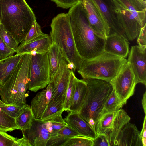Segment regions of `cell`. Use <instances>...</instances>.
<instances>
[{
  "label": "cell",
  "mask_w": 146,
  "mask_h": 146,
  "mask_svg": "<svg viewBox=\"0 0 146 146\" xmlns=\"http://www.w3.org/2000/svg\"><path fill=\"white\" fill-rule=\"evenodd\" d=\"M68 13L76 47L80 56L88 60L103 53L105 39L97 35L90 27L80 2L70 8Z\"/></svg>",
  "instance_id": "cell-1"
},
{
  "label": "cell",
  "mask_w": 146,
  "mask_h": 146,
  "mask_svg": "<svg viewBox=\"0 0 146 146\" xmlns=\"http://www.w3.org/2000/svg\"><path fill=\"white\" fill-rule=\"evenodd\" d=\"M35 20L25 0H0V23L18 44L24 39Z\"/></svg>",
  "instance_id": "cell-2"
},
{
  "label": "cell",
  "mask_w": 146,
  "mask_h": 146,
  "mask_svg": "<svg viewBox=\"0 0 146 146\" xmlns=\"http://www.w3.org/2000/svg\"><path fill=\"white\" fill-rule=\"evenodd\" d=\"M83 79L86 82L87 91L78 113L94 129L97 122L103 115L104 104L113 88L110 82L104 80L91 78Z\"/></svg>",
  "instance_id": "cell-3"
},
{
  "label": "cell",
  "mask_w": 146,
  "mask_h": 146,
  "mask_svg": "<svg viewBox=\"0 0 146 146\" xmlns=\"http://www.w3.org/2000/svg\"><path fill=\"white\" fill-rule=\"evenodd\" d=\"M31 55L25 53L11 77L0 88L1 100L5 104L17 106L26 104L29 82Z\"/></svg>",
  "instance_id": "cell-4"
},
{
  "label": "cell",
  "mask_w": 146,
  "mask_h": 146,
  "mask_svg": "<svg viewBox=\"0 0 146 146\" xmlns=\"http://www.w3.org/2000/svg\"><path fill=\"white\" fill-rule=\"evenodd\" d=\"M50 35L52 41L58 46L63 58L68 63L73 62L76 69L81 67L84 60L76 48L68 13L58 14L52 19Z\"/></svg>",
  "instance_id": "cell-5"
},
{
  "label": "cell",
  "mask_w": 146,
  "mask_h": 146,
  "mask_svg": "<svg viewBox=\"0 0 146 146\" xmlns=\"http://www.w3.org/2000/svg\"><path fill=\"white\" fill-rule=\"evenodd\" d=\"M127 62L125 58L104 52L93 59L84 60L77 71L83 79H97L110 82Z\"/></svg>",
  "instance_id": "cell-6"
},
{
  "label": "cell",
  "mask_w": 146,
  "mask_h": 146,
  "mask_svg": "<svg viewBox=\"0 0 146 146\" xmlns=\"http://www.w3.org/2000/svg\"><path fill=\"white\" fill-rule=\"evenodd\" d=\"M50 78L49 51L44 54L31 55L28 89L36 92L45 88L50 82Z\"/></svg>",
  "instance_id": "cell-7"
},
{
  "label": "cell",
  "mask_w": 146,
  "mask_h": 146,
  "mask_svg": "<svg viewBox=\"0 0 146 146\" xmlns=\"http://www.w3.org/2000/svg\"><path fill=\"white\" fill-rule=\"evenodd\" d=\"M110 83L120 100L125 104L127 100L134 94L137 84L128 61Z\"/></svg>",
  "instance_id": "cell-8"
},
{
  "label": "cell",
  "mask_w": 146,
  "mask_h": 146,
  "mask_svg": "<svg viewBox=\"0 0 146 146\" xmlns=\"http://www.w3.org/2000/svg\"><path fill=\"white\" fill-rule=\"evenodd\" d=\"M111 0L113 10L126 38L129 40H133L139 35L143 26L128 9L117 0Z\"/></svg>",
  "instance_id": "cell-9"
},
{
  "label": "cell",
  "mask_w": 146,
  "mask_h": 146,
  "mask_svg": "<svg viewBox=\"0 0 146 146\" xmlns=\"http://www.w3.org/2000/svg\"><path fill=\"white\" fill-rule=\"evenodd\" d=\"M67 62L62 57L57 70L50 78V82L52 84V96L50 102L60 100L64 103L70 76V70L67 67Z\"/></svg>",
  "instance_id": "cell-10"
},
{
  "label": "cell",
  "mask_w": 146,
  "mask_h": 146,
  "mask_svg": "<svg viewBox=\"0 0 146 146\" xmlns=\"http://www.w3.org/2000/svg\"><path fill=\"white\" fill-rule=\"evenodd\" d=\"M89 25L94 32L105 39L110 34L107 26L97 7L91 0H81Z\"/></svg>",
  "instance_id": "cell-11"
},
{
  "label": "cell",
  "mask_w": 146,
  "mask_h": 146,
  "mask_svg": "<svg viewBox=\"0 0 146 146\" xmlns=\"http://www.w3.org/2000/svg\"><path fill=\"white\" fill-rule=\"evenodd\" d=\"M127 61L130 64L137 83L146 86V47L132 46Z\"/></svg>",
  "instance_id": "cell-12"
},
{
  "label": "cell",
  "mask_w": 146,
  "mask_h": 146,
  "mask_svg": "<svg viewBox=\"0 0 146 146\" xmlns=\"http://www.w3.org/2000/svg\"><path fill=\"white\" fill-rule=\"evenodd\" d=\"M48 121L35 117L30 128L22 131L32 146H46L50 135L47 126Z\"/></svg>",
  "instance_id": "cell-13"
},
{
  "label": "cell",
  "mask_w": 146,
  "mask_h": 146,
  "mask_svg": "<svg viewBox=\"0 0 146 146\" xmlns=\"http://www.w3.org/2000/svg\"><path fill=\"white\" fill-rule=\"evenodd\" d=\"M91 0L97 7L105 23L109 28L110 34L116 33L127 38L113 10L111 0Z\"/></svg>",
  "instance_id": "cell-14"
},
{
  "label": "cell",
  "mask_w": 146,
  "mask_h": 146,
  "mask_svg": "<svg viewBox=\"0 0 146 146\" xmlns=\"http://www.w3.org/2000/svg\"><path fill=\"white\" fill-rule=\"evenodd\" d=\"M140 133L135 124L127 123L118 133L114 146H143Z\"/></svg>",
  "instance_id": "cell-15"
},
{
  "label": "cell",
  "mask_w": 146,
  "mask_h": 146,
  "mask_svg": "<svg viewBox=\"0 0 146 146\" xmlns=\"http://www.w3.org/2000/svg\"><path fill=\"white\" fill-rule=\"evenodd\" d=\"M104 50L105 52L125 58L129 51L127 39L116 33L110 34L105 38Z\"/></svg>",
  "instance_id": "cell-16"
},
{
  "label": "cell",
  "mask_w": 146,
  "mask_h": 146,
  "mask_svg": "<svg viewBox=\"0 0 146 146\" xmlns=\"http://www.w3.org/2000/svg\"><path fill=\"white\" fill-rule=\"evenodd\" d=\"M64 119L68 125L78 133V136L92 139L96 136L97 135L94 129L80 116L78 112L70 111Z\"/></svg>",
  "instance_id": "cell-17"
},
{
  "label": "cell",
  "mask_w": 146,
  "mask_h": 146,
  "mask_svg": "<svg viewBox=\"0 0 146 146\" xmlns=\"http://www.w3.org/2000/svg\"><path fill=\"white\" fill-rule=\"evenodd\" d=\"M50 35L45 34L25 44L20 45L15 51L17 54L35 51L37 54H44L48 52L52 44Z\"/></svg>",
  "instance_id": "cell-18"
},
{
  "label": "cell",
  "mask_w": 146,
  "mask_h": 146,
  "mask_svg": "<svg viewBox=\"0 0 146 146\" xmlns=\"http://www.w3.org/2000/svg\"><path fill=\"white\" fill-rule=\"evenodd\" d=\"M52 96V84L51 82L47 87L38 92L32 99L31 108L34 117L41 119Z\"/></svg>",
  "instance_id": "cell-19"
},
{
  "label": "cell",
  "mask_w": 146,
  "mask_h": 146,
  "mask_svg": "<svg viewBox=\"0 0 146 146\" xmlns=\"http://www.w3.org/2000/svg\"><path fill=\"white\" fill-rule=\"evenodd\" d=\"M130 119L125 110L120 109L117 111L111 127L104 134L107 138L110 146H114L118 133L125 124L129 122Z\"/></svg>",
  "instance_id": "cell-20"
},
{
  "label": "cell",
  "mask_w": 146,
  "mask_h": 146,
  "mask_svg": "<svg viewBox=\"0 0 146 146\" xmlns=\"http://www.w3.org/2000/svg\"><path fill=\"white\" fill-rule=\"evenodd\" d=\"M87 91L86 82L83 79H79L76 77L74 92L70 102L69 111L79 112L82 105Z\"/></svg>",
  "instance_id": "cell-21"
},
{
  "label": "cell",
  "mask_w": 146,
  "mask_h": 146,
  "mask_svg": "<svg viewBox=\"0 0 146 146\" xmlns=\"http://www.w3.org/2000/svg\"><path fill=\"white\" fill-rule=\"evenodd\" d=\"M24 54H16L0 60V88L11 77Z\"/></svg>",
  "instance_id": "cell-22"
},
{
  "label": "cell",
  "mask_w": 146,
  "mask_h": 146,
  "mask_svg": "<svg viewBox=\"0 0 146 146\" xmlns=\"http://www.w3.org/2000/svg\"><path fill=\"white\" fill-rule=\"evenodd\" d=\"M128 9L143 27L146 24V2L142 0H117Z\"/></svg>",
  "instance_id": "cell-23"
},
{
  "label": "cell",
  "mask_w": 146,
  "mask_h": 146,
  "mask_svg": "<svg viewBox=\"0 0 146 146\" xmlns=\"http://www.w3.org/2000/svg\"><path fill=\"white\" fill-rule=\"evenodd\" d=\"M78 136L68 125L59 130L56 136L50 137L46 146H60L69 138Z\"/></svg>",
  "instance_id": "cell-24"
},
{
  "label": "cell",
  "mask_w": 146,
  "mask_h": 146,
  "mask_svg": "<svg viewBox=\"0 0 146 146\" xmlns=\"http://www.w3.org/2000/svg\"><path fill=\"white\" fill-rule=\"evenodd\" d=\"M63 101L60 100L50 102L43 113L41 119L49 121L61 115L64 111Z\"/></svg>",
  "instance_id": "cell-25"
},
{
  "label": "cell",
  "mask_w": 146,
  "mask_h": 146,
  "mask_svg": "<svg viewBox=\"0 0 146 146\" xmlns=\"http://www.w3.org/2000/svg\"><path fill=\"white\" fill-rule=\"evenodd\" d=\"M50 77L53 76L57 70L62 58L60 49L55 42H52L49 50Z\"/></svg>",
  "instance_id": "cell-26"
},
{
  "label": "cell",
  "mask_w": 146,
  "mask_h": 146,
  "mask_svg": "<svg viewBox=\"0 0 146 146\" xmlns=\"http://www.w3.org/2000/svg\"><path fill=\"white\" fill-rule=\"evenodd\" d=\"M34 117L30 106L26 104L22 112L15 119L19 129L24 131L29 129Z\"/></svg>",
  "instance_id": "cell-27"
},
{
  "label": "cell",
  "mask_w": 146,
  "mask_h": 146,
  "mask_svg": "<svg viewBox=\"0 0 146 146\" xmlns=\"http://www.w3.org/2000/svg\"><path fill=\"white\" fill-rule=\"evenodd\" d=\"M117 112L108 113L102 115L95 126L94 130L97 135L104 134L111 127Z\"/></svg>",
  "instance_id": "cell-28"
},
{
  "label": "cell",
  "mask_w": 146,
  "mask_h": 146,
  "mask_svg": "<svg viewBox=\"0 0 146 146\" xmlns=\"http://www.w3.org/2000/svg\"><path fill=\"white\" fill-rule=\"evenodd\" d=\"M125 104L120 100L113 88L111 93L104 104L103 114L117 111Z\"/></svg>",
  "instance_id": "cell-29"
},
{
  "label": "cell",
  "mask_w": 146,
  "mask_h": 146,
  "mask_svg": "<svg viewBox=\"0 0 146 146\" xmlns=\"http://www.w3.org/2000/svg\"><path fill=\"white\" fill-rule=\"evenodd\" d=\"M16 129H19L16 124L15 119L6 114L0 107V130L7 132Z\"/></svg>",
  "instance_id": "cell-30"
},
{
  "label": "cell",
  "mask_w": 146,
  "mask_h": 146,
  "mask_svg": "<svg viewBox=\"0 0 146 146\" xmlns=\"http://www.w3.org/2000/svg\"><path fill=\"white\" fill-rule=\"evenodd\" d=\"M67 125L62 115L48 121V128L50 133V137L56 135L59 130Z\"/></svg>",
  "instance_id": "cell-31"
},
{
  "label": "cell",
  "mask_w": 146,
  "mask_h": 146,
  "mask_svg": "<svg viewBox=\"0 0 146 146\" xmlns=\"http://www.w3.org/2000/svg\"><path fill=\"white\" fill-rule=\"evenodd\" d=\"M74 71L73 70H70V77L64 103V111L69 110L70 102L74 94L76 77Z\"/></svg>",
  "instance_id": "cell-32"
},
{
  "label": "cell",
  "mask_w": 146,
  "mask_h": 146,
  "mask_svg": "<svg viewBox=\"0 0 146 146\" xmlns=\"http://www.w3.org/2000/svg\"><path fill=\"white\" fill-rule=\"evenodd\" d=\"M92 139L77 136L69 138L60 146H92Z\"/></svg>",
  "instance_id": "cell-33"
},
{
  "label": "cell",
  "mask_w": 146,
  "mask_h": 146,
  "mask_svg": "<svg viewBox=\"0 0 146 146\" xmlns=\"http://www.w3.org/2000/svg\"><path fill=\"white\" fill-rule=\"evenodd\" d=\"M45 34L42 31L40 25L36 20H35L33 22L30 30L20 45L25 44Z\"/></svg>",
  "instance_id": "cell-34"
},
{
  "label": "cell",
  "mask_w": 146,
  "mask_h": 146,
  "mask_svg": "<svg viewBox=\"0 0 146 146\" xmlns=\"http://www.w3.org/2000/svg\"><path fill=\"white\" fill-rule=\"evenodd\" d=\"M0 36L6 44L10 48L15 51L18 44L11 34L0 23Z\"/></svg>",
  "instance_id": "cell-35"
},
{
  "label": "cell",
  "mask_w": 146,
  "mask_h": 146,
  "mask_svg": "<svg viewBox=\"0 0 146 146\" xmlns=\"http://www.w3.org/2000/svg\"><path fill=\"white\" fill-rule=\"evenodd\" d=\"M26 105L22 106L8 105L0 107L1 110L6 114L16 119L22 112Z\"/></svg>",
  "instance_id": "cell-36"
},
{
  "label": "cell",
  "mask_w": 146,
  "mask_h": 146,
  "mask_svg": "<svg viewBox=\"0 0 146 146\" xmlns=\"http://www.w3.org/2000/svg\"><path fill=\"white\" fill-rule=\"evenodd\" d=\"M0 130V146H17V138Z\"/></svg>",
  "instance_id": "cell-37"
},
{
  "label": "cell",
  "mask_w": 146,
  "mask_h": 146,
  "mask_svg": "<svg viewBox=\"0 0 146 146\" xmlns=\"http://www.w3.org/2000/svg\"><path fill=\"white\" fill-rule=\"evenodd\" d=\"M15 50L9 47L0 36V60L13 56Z\"/></svg>",
  "instance_id": "cell-38"
},
{
  "label": "cell",
  "mask_w": 146,
  "mask_h": 146,
  "mask_svg": "<svg viewBox=\"0 0 146 146\" xmlns=\"http://www.w3.org/2000/svg\"><path fill=\"white\" fill-rule=\"evenodd\" d=\"M54 2L57 6L64 9H68L73 7L81 0H50Z\"/></svg>",
  "instance_id": "cell-39"
},
{
  "label": "cell",
  "mask_w": 146,
  "mask_h": 146,
  "mask_svg": "<svg viewBox=\"0 0 146 146\" xmlns=\"http://www.w3.org/2000/svg\"><path fill=\"white\" fill-rule=\"evenodd\" d=\"M92 140V146H110L106 136L104 134L97 135Z\"/></svg>",
  "instance_id": "cell-40"
},
{
  "label": "cell",
  "mask_w": 146,
  "mask_h": 146,
  "mask_svg": "<svg viewBox=\"0 0 146 146\" xmlns=\"http://www.w3.org/2000/svg\"><path fill=\"white\" fill-rule=\"evenodd\" d=\"M146 24L141 29L137 40L139 45L142 48L146 47Z\"/></svg>",
  "instance_id": "cell-41"
},
{
  "label": "cell",
  "mask_w": 146,
  "mask_h": 146,
  "mask_svg": "<svg viewBox=\"0 0 146 146\" xmlns=\"http://www.w3.org/2000/svg\"><path fill=\"white\" fill-rule=\"evenodd\" d=\"M140 135L142 139L143 146H146V116L145 115L144 118L143 127Z\"/></svg>",
  "instance_id": "cell-42"
},
{
  "label": "cell",
  "mask_w": 146,
  "mask_h": 146,
  "mask_svg": "<svg viewBox=\"0 0 146 146\" xmlns=\"http://www.w3.org/2000/svg\"><path fill=\"white\" fill-rule=\"evenodd\" d=\"M17 146H32L26 137L23 135L21 138H17Z\"/></svg>",
  "instance_id": "cell-43"
},
{
  "label": "cell",
  "mask_w": 146,
  "mask_h": 146,
  "mask_svg": "<svg viewBox=\"0 0 146 146\" xmlns=\"http://www.w3.org/2000/svg\"><path fill=\"white\" fill-rule=\"evenodd\" d=\"M142 102L143 108L145 114V115L146 114V93L145 92L143 94V97L142 100Z\"/></svg>",
  "instance_id": "cell-44"
},
{
  "label": "cell",
  "mask_w": 146,
  "mask_h": 146,
  "mask_svg": "<svg viewBox=\"0 0 146 146\" xmlns=\"http://www.w3.org/2000/svg\"><path fill=\"white\" fill-rule=\"evenodd\" d=\"M67 66L68 68L70 70H73L75 71L76 69L75 65L72 62L67 64Z\"/></svg>",
  "instance_id": "cell-45"
},
{
  "label": "cell",
  "mask_w": 146,
  "mask_h": 146,
  "mask_svg": "<svg viewBox=\"0 0 146 146\" xmlns=\"http://www.w3.org/2000/svg\"><path fill=\"white\" fill-rule=\"evenodd\" d=\"M8 105L4 103L1 100H0V107H2Z\"/></svg>",
  "instance_id": "cell-46"
},
{
  "label": "cell",
  "mask_w": 146,
  "mask_h": 146,
  "mask_svg": "<svg viewBox=\"0 0 146 146\" xmlns=\"http://www.w3.org/2000/svg\"><path fill=\"white\" fill-rule=\"evenodd\" d=\"M142 0L146 2V0Z\"/></svg>",
  "instance_id": "cell-47"
}]
</instances>
